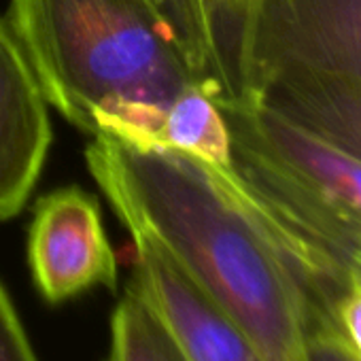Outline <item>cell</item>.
<instances>
[{"instance_id": "obj_5", "label": "cell", "mask_w": 361, "mask_h": 361, "mask_svg": "<svg viewBox=\"0 0 361 361\" xmlns=\"http://www.w3.org/2000/svg\"><path fill=\"white\" fill-rule=\"evenodd\" d=\"M51 138L49 102L7 20L0 18V221L13 219L28 204Z\"/></svg>"}, {"instance_id": "obj_14", "label": "cell", "mask_w": 361, "mask_h": 361, "mask_svg": "<svg viewBox=\"0 0 361 361\" xmlns=\"http://www.w3.org/2000/svg\"><path fill=\"white\" fill-rule=\"evenodd\" d=\"M202 3H204V13H207V22H209V30H211V41H213V26H215L217 16H219L221 0H202Z\"/></svg>"}, {"instance_id": "obj_7", "label": "cell", "mask_w": 361, "mask_h": 361, "mask_svg": "<svg viewBox=\"0 0 361 361\" xmlns=\"http://www.w3.org/2000/svg\"><path fill=\"white\" fill-rule=\"evenodd\" d=\"M257 100L361 157V83L308 73H279L243 96Z\"/></svg>"}, {"instance_id": "obj_11", "label": "cell", "mask_w": 361, "mask_h": 361, "mask_svg": "<svg viewBox=\"0 0 361 361\" xmlns=\"http://www.w3.org/2000/svg\"><path fill=\"white\" fill-rule=\"evenodd\" d=\"M344 274L331 314L314 319L312 346H329L350 361H361V281L350 272Z\"/></svg>"}, {"instance_id": "obj_6", "label": "cell", "mask_w": 361, "mask_h": 361, "mask_svg": "<svg viewBox=\"0 0 361 361\" xmlns=\"http://www.w3.org/2000/svg\"><path fill=\"white\" fill-rule=\"evenodd\" d=\"M130 236V287L157 312L188 361H264L247 336L149 238Z\"/></svg>"}, {"instance_id": "obj_3", "label": "cell", "mask_w": 361, "mask_h": 361, "mask_svg": "<svg viewBox=\"0 0 361 361\" xmlns=\"http://www.w3.org/2000/svg\"><path fill=\"white\" fill-rule=\"evenodd\" d=\"M279 73L361 83V0H253L236 98Z\"/></svg>"}, {"instance_id": "obj_4", "label": "cell", "mask_w": 361, "mask_h": 361, "mask_svg": "<svg viewBox=\"0 0 361 361\" xmlns=\"http://www.w3.org/2000/svg\"><path fill=\"white\" fill-rule=\"evenodd\" d=\"M28 264L39 293L54 304L94 287L117 289V259L98 200L81 188L41 196L28 230Z\"/></svg>"}, {"instance_id": "obj_2", "label": "cell", "mask_w": 361, "mask_h": 361, "mask_svg": "<svg viewBox=\"0 0 361 361\" xmlns=\"http://www.w3.org/2000/svg\"><path fill=\"white\" fill-rule=\"evenodd\" d=\"M5 20L49 106L92 138L157 147L172 102L211 85L151 0H9Z\"/></svg>"}, {"instance_id": "obj_15", "label": "cell", "mask_w": 361, "mask_h": 361, "mask_svg": "<svg viewBox=\"0 0 361 361\" xmlns=\"http://www.w3.org/2000/svg\"><path fill=\"white\" fill-rule=\"evenodd\" d=\"M319 346V344H317ZM314 348V346H312ZM329 348V346H327ZM317 361H350L348 357H344L342 353H336V348L334 350H323V355L321 357H317Z\"/></svg>"}, {"instance_id": "obj_13", "label": "cell", "mask_w": 361, "mask_h": 361, "mask_svg": "<svg viewBox=\"0 0 361 361\" xmlns=\"http://www.w3.org/2000/svg\"><path fill=\"white\" fill-rule=\"evenodd\" d=\"M340 226H336L334 236V253L340 257L344 272L355 274L361 281V221H353L338 215Z\"/></svg>"}, {"instance_id": "obj_16", "label": "cell", "mask_w": 361, "mask_h": 361, "mask_svg": "<svg viewBox=\"0 0 361 361\" xmlns=\"http://www.w3.org/2000/svg\"><path fill=\"white\" fill-rule=\"evenodd\" d=\"M194 3H196V5L202 9V13H204V3H202V0H194ZM204 18H207V13H204ZM209 32H211V30H209ZM211 43H213V41H211Z\"/></svg>"}, {"instance_id": "obj_9", "label": "cell", "mask_w": 361, "mask_h": 361, "mask_svg": "<svg viewBox=\"0 0 361 361\" xmlns=\"http://www.w3.org/2000/svg\"><path fill=\"white\" fill-rule=\"evenodd\" d=\"M106 361H188L157 312L128 285L111 317Z\"/></svg>"}, {"instance_id": "obj_12", "label": "cell", "mask_w": 361, "mask_h": 361, "mask_svg": "<svg viewBox=\"0 0 361 361\" xmlns=\"http://www.w3.org/2000/svg\"><path fill=\"white\" fill-rule=\"evenodd\" d=\"M0 361H39L3 283H0Z\"/></svg>"}, {"instance_id": "obj_1", "label": "cell", "mask_w": 361, "mask_h": 361, "mask_svg": "<svg viewBox=\"0 0 361 361\" xmlns=\"http://www.w3.org/2000/svg\"><path fill=\"white\" fill-rule=\"evenodd\" d=\"M85 164L130 234L149 238L264 361H314V308L234 170L94 136Z\"/></svg>"}, {"instance_id": "obj_10", "label": "cell", "mask_w": 361, "mask_h": 361, "mask_svg": "<svg viewBox=\"0 0 361 361\" xmlns=\"http://www.w3.org/2000/svg\"><path fill=\"white\" fill-rule=\"evenodd\" d=\"M151 3L166 20L168 28L172 30L178 47L183 49L194 73L200 79L209 81L219 92V96H224L217 75V60L211 43L209 22L202 9L194 0H151Z\"/></svg>"}, {"instance_id": "obj_8", "label": "cell", "mask_w": 361, "mask_h": 361, "mask_svg": "<svg viewBox=\"0 0 361 361\" xmlns=\"http://www.w3.org/2000/svg\"><path fill=\"white\" fill-rule=\"evenodd\" d=\"M157 147L188 153L215 168H230L232 132L219 94L207 83L185 90L168 109Z\"/></svg>"}]
</instances>
